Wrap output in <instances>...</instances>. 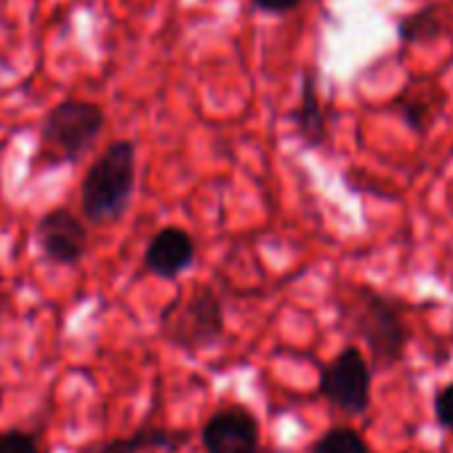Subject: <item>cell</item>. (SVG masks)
Returning a JSON list of instances; mask_svg holds the SVG:
<instances>
[{"instance_id": "7", "label": "cell", "mask_w": 453, "mask_h": 453, "mask_svg": "<svg viewBox=\"0 0 453 453\" xmlns=\"http://www.w3.org/2000/svg\"><path fill=\"white\" fill-rule=\"evenodd\" d=\"M205 453H259L262 429L246 405L219 408L200 432Z\"/></svg>"}, {"instance_id": "11", "label": "cell", "mask_w": 453, "mask_h": 453, "mask_svg": "<svg viewBox=\"0 0 453 453\" xmlns=\"http://www.w3.org/2000/svg\"><path fill=\"white\" fill-rule=\"evenodd\" d=\"M442 104H445V94L440 91V86L424 83L421 88L411 86V91H405L400 110H403L405 123L416 134H426L432 123L442 115Z\"/></svg>"}, {"instance_id": "12", "label": "cell", "mask_w": 453, "mask_h": 453, "mask_svg": "<svg viewBox=\"0 0 453 453\" xmlns=\"http://www.w3.org/2000/svg\"><path fill=\"white\" fill-rule=\"evenodd\" d=\"M445 33V19L440 17L437 6H424L408 17L400 19L397 25V35L403 43L408 46H421V43H432Z\"/></svg>"}, {"instance_id": "1", "label": "cell", "mask_w": 453, "mask_h": 453, "mask_svg": "<svg viewBox=\"0 0 453 453\" xmlns=\"http://www.w3.org/2000/svg\"><path fill=\"white\" fill-rule=\"evenodd\" d=\"M104 110L86 99L57 102L38 131V147L30 160V173H43L62 165L81 163L104 131Z\"/></svg>"}, {"instance_id": "2", "label": "cell", "mask_w": 453, "mask_h": 453, "mask_svg": "<svg viewBox=\"0 0 453 453\" xmlns=\"http://www.w3.org/2000/svg\"><path fill=\"white\" fill-rule=\"evenodd\" d=\"M136 189V144L131 139L110 142L88 165L81 181V213L96 226L118 224Z\"/></svg>"}, {"instance_id": "6", "label": "cell", "mask_w": 453, "mask_h": 453, "mask_svg": "<svg viewBox=\"0 0 453 453\" xmlns=\"http://www.w3.org/2000/svg\"><path fill=\"white\" fill-rule=\"evenodd\" d=\"M35 246L49 265L78 267L88 254L86 221L67 205H54L43 211L33 230Z\"/></svg>"}, {"instance_id": "10", "label": "cell", "mask_w": 453, "mask_h": 453, "mask_svg": "<svg viewBox=\"0 0 453 453\" xmlns=\"http://www.w3.org/2000/svg\"><path fill=\"white\" fill-rule=\"evenodd\" d=\"M296 123H299V136L304 139L307 147H323L328 142V123H326V112L318 96L312 70H307L302 81V104L296 112Z\"/></svg>"}, {"instance_id": "3", "label": "cell", "mask_w": 453, "mask_h": 453, "mask_svg": "<svg viewBox=\"0 0 453 453\" xmlns=\"http://www.w3.org/2000/svg\"><path fill=\"white\" fill-rule=\"evenodd\" d=\"M344 326L368 347V360L373 368L384 371L405 357L408 326L400 304L389 296L373 288H357L344 304Z\"/></svg>"}, {"instance_id": "17", "label": "cell", "mask_w": 453, "mask_h": 453, "mask_svg": "<svg viewBox=\"0 0 453 453\" xmlns=\"http://www.w3.org/2000/svg\"><path fill=\"white\" fill-rule=\"evenodd\" d=\"M4 307H6V296L0 294V318H4Z\"/></svg>"}, {"instance_id": "13", "label": "cell", "mask_w": 453, "mask_h": 453, "mask_svg": "<svg viewBox=\"0 0 453 453\" xmlns=\"http://www.w3.org/2000/svg\"><path fill=\"white\" fill-rule=\"evenodd\" d=\"M312 453H371V445L363 440V434L357 429L342 424V426L326 429L315 440Z\"/></svg>"}, {"instance_id": "16", "label": "cell", "mask_w": 453, "mask_h": 453, "mask_svg": "<svg viewBox=\"0 0 453 453\" xmlns=\"http://www.w3.org/2000/svg\"><path fill=\"white\" fill-rule=\"evenodd\" d=\"M251 4L267 14H288V12L299 9L304 0H251Z\"/></svg>"}, {"instance_id": "5", "label": "cell", "mask_w": 453, "mask_h": 453, "mask_svg": "<svg viewBox=\"0 0 453 453\" xmlns=\"http://www.w3.org/2000/svg\"><path fill=\"white\" fill-rule=\"evenodd\" d=\"M373 365L357 347H344L320 371L318 392L342 413L363 416L371 408Z\"/></svg>"}, {"instance_id": "4", "label": "cell", "mask_w": 453, "mask_h": 453, "mask_svg": "<svg viewBox=\"0 0 453 453\" xmlns=\"http://www.w3.org/2000/svg\"><path fill=\"white\" fill-rule=\"evenodd\" d=\"M160 334L181 352H200L224 336V304L211 286H192L160 312Z\"/></svg>"}, {"instance_id": "9", "label": "cell", "mask_w": 453, "mask_h": 453, "mask_svg": "<svg viewBox=\"0 0 453 453\" xmlns=\"http://www.w3.org/2000/svg\"><path fill=\"white\" fill-rule=\"evenodd\" d=\"M189 442L187 429L165 426H139L126 437H112L104 442H91L78 453H150V450H179Z\"/></svg>"}, {"instance_id": "8", "label": "cell", "mask_w": 453, "mask_h": 453, "mask_svg": "<svg viewBox=\"0 0 453 453\" xmlns=\"http://www.w3.org/2000/svg\"><path fill=\"white\" fill-rule=\"evenodd\" d=\"M195 262V241L184 226H163L144 249V270L160 280H176Z\"/></svg>"}, {"instance_id": "15", "label": "cell", "mask_w": 453, "mask_h": 453, "mask_svg": "<svg viewBox=\"0 0 453 453\" xmlns=\"http://www.w3.org/2000/svg\"><path fill=\"white\" fill-rule=\"evenodd\" d=\"M432 405H434V418H437V424H440L445 432L453 434V381L442 384V387L434 392Z\"/></svg>"}, {"instance_id": "14", "label": "cell", "mask_w": 453, "mask_h": 453, "mask_svg": "<svg viewBox=\"0 0 453 453\" xmlns=\"http://www.w3.org/2000/svg\"><path fill=\"white\" fill-rule=\"evenodd\" d=\"M0 453H43L41 440L19 426L0 429Z\"/></svg>"}]
</instances>
